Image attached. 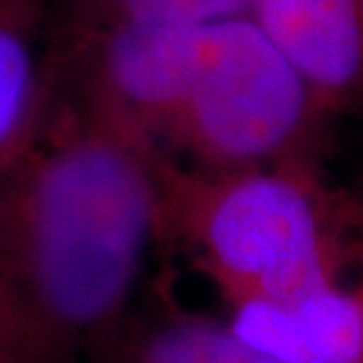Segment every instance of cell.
I'll return each mask as SVG.
<instances>
[{"label":"cell","instance_id":"1","mask_svg":"<svg viewBox=\"0 0 363 363\" xmlns=\"http://www.w3.org/2000/svg\"><path fill=\"white\" fill-rule=\"evenodd\" d=\"M164 151L54 97L0 167V337L22 363H103L140 307L162 242Z\"/></svg>","mask_w":363,"mask_h":363},{"label":"cell","instance_id":"2","mask_svg":"<svg viewBox=\"0 0 363 363\" xmlns=\"http://www.w3.org/2000/svg\"><path fill=\"white\" fill-rule=\"evenodd\" d=\"M162 242L189 253L226 310L294 301L363 269L350 191L325 186L315 164L205 172L167 156Z\"/></svg>","mask_w":363,"mask_h":363},{"label":"cell","instance_id":"3","mask_svg":"<svg viewBox=\"0 0 363 363\" xmlns=\"http://www.w3.org/2000/svg\"><path fill=\"white\" fill-rule=\"evenodd\" d=\"M323 118L307 84L261 27L237 16L205 25L164 145L205 172L315 164Z\"/></svg>","mask_w":363,"mask_h":363},{"label":"cell","instance_id":"4","mask_svg":"<svg viewBox=\"0 0 363 363\" xmlns=\"http://www.w3.org/2000/svg\"><path fill=\"white\" fill-rule=\"evenodd\" d=\"M250 19L325 116L363 111V0H253Z\"/></svg>","mask_w":363,"mask_h":363},{"label":"cell","instance_id":"5","mask_svg":"<svg viewBox=\"0 0 363 363\" xmlns=\"http://www.w3.org/2000/svg\"><path fill=\"white\" fill-rule=\"evenodd\" d=\"M226 323L280 363H363V269L294 301L234 304Z\"/></svg>","mask_w":363,"mask_h":363},{"label":"cell","instance_id":"6","mask_svg":"<svg viewBox=\"0 0 363 363\" xmlns=\"http://www.w3.org/2000/svg\"><path fill=\"white\" fill-rule=\"evenodd\" d=\"M54 108L43 0H0V167L38 138Z\"/></svg>","mask_w":363,"mask_h":363},{"label":"cell","instance_id":"7","mask_svg":"<svg viewBox=\"0 0 363 363\" xmlns=\"http://www.w3.org/2000/svg\"><path fill=\"white\" fill-rule=\"evenodd\" d=\"M103 363H280L256 350L226 320L186 310L162 288L138 307Z\"/></svg>","mask_w":363,"mask_h":363},{"label":"cell","instance_id":"8","mask_svg":"<svg viewBox=\"0 0 363 363\" xmlns=\"http://www.w3.org/2000/svg\"><path fill=\"white\" fill-rule=\"evenodd\" d=\"M52 52L127 25H216L250 16L253 0H43Z\"/></svg>","mask_w":363,"mask_h":363},{"label":"cell","instance_id":"9","mask_svg":"<svg viewBox=\"0 0 363 363\" xmlns=\"http://www.w3.org/2000/svg\"><path fill=\"white\" fill-rule=\"evenodd\" d=\"M352 196V205H355V213H358V229H361V237H363V183L358 191H350Z\"/></svg>","mask_w":363,"mask_h":363},{"label":"cell","instance_id":"10","mask_svg":"<svg viewBox=\"0 0 363 363\" xmlns=\"http://www.w3.org/2000/svg\"><path fill=\"white\" fill-rule=\"evenodd\" d=\"M0 363H22L19 358H16V352L9 347V342L0 337Z\"/></svg>","mask_w":363,"mask_h":363}]
</instances>
